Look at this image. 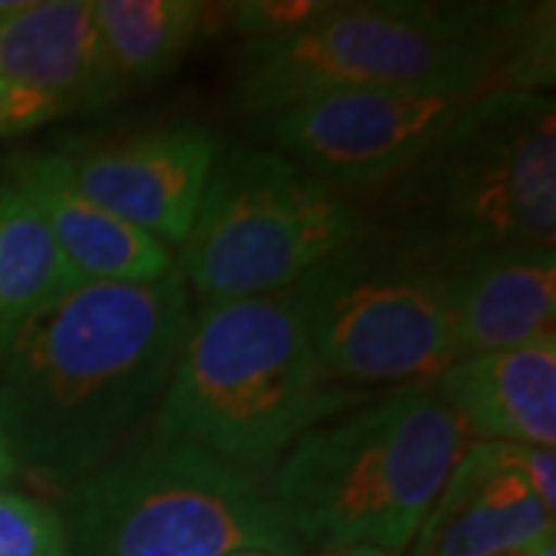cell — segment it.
Wrapping results in <instances>:
<instances>
[{
  "label": "cell",
  "instance_id": "cell-1",
  "mask_svg": "<svg viewBox=\"0 0 556 556\" xmlns=\"http://www.w3.org/2000/svg\"><path fill=\"white\" fill-rule=\"evenodd\" d=\"M189 321L179 269L80 285L43 309L0 358V437L16 470L68 492L102 467L164 396Z\"/></svg>",
  "mask_w": 556,
  "mask_h": 556
},
{
  "label": "cell",
  "instance_id": "cell-2",
  "mask_svg": "<svg viewBox=\"0 0 556 556\" xmlns=\"http://www.w3.org/2000/svg\"><path fill=\"white\" fill-rule=\"evenodd\" d=\"M232 78L241 112L273 115L298 102L495 72L510 90L554 80V7L365 0L331 3L306 28L244 40Z\"/></svg>",
  "mask_w": 556,
  "mask_h": 556
},
{
  "label": "cell",
  "instance_id": "cell-3",
  "mask_svg": "<svg viewBox=\"0 0 556 556\" xmlns=\"http://www.w3.org/2000/svg\"><path fill=\"white\" fill-rule=\"evenodd\" d=\"M375 195V226L430 263L554 248V100L541 90L482 93Z\"/></svg>",
  "mask_w": 556,
  "mask_h": 556
},
{
  "label": "cell",
  "instance_id": "cell-4",
  "mask_svg": "<svg viewBox=\"0 0 556 556\" xmlns=\"http://www.w3.org/2000/svg\"><path fill=\"white\" fill-rule=\"evenodd\" d=\"M362 399L325 378L288 291L201 303L155 405L152 437L266 477L298 439Z\"/></svg>",
  "mask_w": 556,
  "mask_h": 556
},
{
  "label": "cell",
  "instance_id": "cell-5",
  "mask_svg": "<svg viewBox=\"0 0 556 556\" xmlns=\"http://www.w3.org/2000/svg\"><path fill=\"white\" fill-rule=\"evenodd\" d=\"M470 439L430 383L393 390L298 439L278 460L269 495L303 544L321 551L371 544L396 556L412 544Z\"/></svg>",
  "mask_w": 556,
  "mask_h": 556
},
{
  "label": "cell",
  "instance_id": "cell-6",
  "mask_svg": "<svg viewBox=\"0 0 556 556\" xmlns=\"http://www.w3.org/2000/svg\"><path fill=\"white\" fill-rule=\"evenodd\" d=\"M72 556H229L303 551L269 482L189 442L152 437L62 492Z\"/></svg>",
  "mask_w": 556,
  "mask_h": 556
},
{
  "label": "cell",
  "instance_id": "cell-7",
  "mask_svg": "<svg viewBox=\"0 0 556 556\" xmlns=\"http://www.w3.org/2000/svg\"><path fill=\"white\" fill-rule=\"evenodd\" d=\"M375 229L368 207L273 149L219 155L177 269L201 303L288 291Z\"/></svg>",
  "mask_w": 556,
  "mask_h": 556
},
{
  "label": "cell",
  "instance_id": "cell-8",
  "mask_svg": "<svg viewBox=\"0 0 556 556\" xmlns=\"http://www.w3.org/2000/svg\"><path fill=\"white\" fill-rule=\"evenodd\" d=\"M325 378L338 387H427L460 362L442 269L378 226L288 288Z\"/></svg>",
  "mask_w": 556,
  "mask_h": 556
},
{
  "label": "cell",
  "instance_id": "cell-9",
  "mask_svg": "<svg viewBox=\"0 0 556 556\" xmlns=\"http://www.w3.org/2000/svg\"><path fill=\"white\" fill-rule=\"evenodd\" d=\"M492 90H510L504 75L343 90L263 115L260 139L343 195H375L412 167L452 121Z\"/></svg>",
  "mask_w": 556,
  "mask_h": 556
},
{
  "label": "cell",
  "instance_id": "cell-10",
  "mask_svg": "<svg viewBox=\"0 0 556 556\" xmlns=\"http://www.w3.org/2000/svg\"><path fill=\"white\" fill-rule=\"evenodd\" d=\"M53 152L93 204L170 248L192 229L219 139L199 124H167L115 139H65Z\"/></svg>",
  "mask_w": 556,
  "mask_h": 556
},
{
  "label": "cell",
  "instance_id": "cell-11",
  "mask_svg": "<svg viewBox=\"0 0 556 556\" xmlns=\"http://www.w3.org/2000/svg\"><path fill=\"white\" fill-rule=\"evenodd\" d=\"M556 452L470 442L408 544V556H501L554 535Z\"/></svg>",
  "mask_w": 556,
  "mask_h": 556
},
{
  "label": "cell",
  "instance_id": "cell-12",
  "mask_svg": "<svg viewBox=\"0 0 556 556\" xmlns=\"http://www.w3.org/2000/svg\"><path fill=\"white\" fill-rule=\"evenodd\" d=\"M0 80L62 102L68 115L100 112L124 97L90 0H20L3 13Z\"/></svg>",
  "mask_w": 556,
  "mask_h": 556
},
{
  "label": "cell",
  "instance_id": "cell-13",
  "mask_svg": "<svg viewBox=\"0 0 556 556\" xmlns=\"http://www.w3.org/2000/svg\"><path fill=\"white\" fill-rule=\"evenodd\" d=\"M437 266L448 288L460 358L554 334V248H497Z\"/></svg>",
  "mask_w": 556,
  "mask_h": 556
},
{
  "label": "cell",
  "instance_id": "cell-14",
  "mask_svg": "<svg viewBox=\"0 0 556 556\" xmlns=\"http://www.w3.org/2000/svg\"><path fill=\"white\" fill-rule=\"evenodd\" d=\"M10 174L38 207L62 260L84 285H149L177 269L167 244L87 199L56 152H20L10 161Z\"/></svg>",
  "mask_w": 556,
  "mask_h": 556
},
{
  "label": "cell",
  "instance_id": "cell-15",
  "mask_svg": "<svg viewBox=\"0 0 556 556\" xmlns=\"http://www.w3.org/2000/svg\"><path fill=\"white\" fill-rule=\"evenodd\" d=\"M479 442H556V334L455 362L433 383Z\"/></svg>",
  "mask_w": 556,
  "mask_h": 556
},
{
  "label": "cell",
  "instance_id": "cell-16",
  "mask_svg": "<svg viewBox=\"0 0 556 556\" xmlns=\"http://www.w3.org/2000/svg\"><path fill=\"white\" fill-rule=\"evenodd\" d=\"M80 285L31 199L13 179H0V358L43 309Z\"/></svg>",
  "mask_w": 556,
  "mask_h": 556
},
{
  "label": "cell",
  "instance_id": "cell-17",
  "mask_svg": "<svg viewBox=\"0 0 556 556\" xmlns=\"http://www.w3.org/2000/svg\"><path fill=\"white\" fill-rule=\"evenodd\" d=\"M90 13L124 93L170 75L207 20L199 0H90Z\"/></svg>",
  "mask_w": 556,
  "mask_h": 556
},
{
  "label": "cell",
  "instance_id": "cell-18",
  "mask_svg": "<svg viewBox=\"0 0 556 556\" xmlns=\"http://www.w3.org/2000/svg\"><path fill=\"white\" fill-rule=\"evenodd\" d=\"M0 556H72L60 510L0 489Z\"/></svg>",
  "mask_w": 556,
  "mask_h": 556
},
{
  "label": "cell",
  "instance_id": "cell-19",
  "mask_svg": "<svg viewBox=\"0 0 556 556\" xmlns=\"http://www.w3.org/2000/svg\"><path fill=\"white\" fill-rule=\"evenodd\" d=\"M328 7V0H248L229 7V20L244 40H266L306 28Z\"/></svg>",
  "mask_w": 556,
  "mask_h": 556
},
{
  "label": "cell",
  "instance_id": "cell-20",
  "mask_svg": "<svg viewBox=\"0 0 556 556\" xmlns=\"http://www.w3.org/2000/svg\"><path fill=\"white\" fill-rule=\"evenodd\" d=\"M65 115L68 112L62 102L0 80V137H20Z\"/></svg>",
  "mask_w": 556,
  "mask_h": 556
},
{
  "label": "cell",
  "instance_id": "cell-21",
  "mask_svg": "<svg viewBox=\"0 0 556 556\" xmlns=\"http://www.w3.org/2000/svg\"><path fill=\"white\" fill-rule=\"evenodd\" d=\"M501 556H556V535L538 538L535 544L519 547V551H507V554H501Z\"/></svg>",
  "mask_w": 556,
  "mask_h": 556
},
{
  "label": "cell",
  "instance_id": "cell-22",
  "mask_svg": "<svg viewBox=\"0 0 556 556\" xmlns=\"http://www.w3.org/2000/svg\"><path fill=\"white\" fill-rule=\"evenodd\" d=\"M316 556H393L387 551H378L371 544H350V547H331V551H321Z\"/></svg>",
  "mask_w": 556,
  "mask_h": 556
},
{
  "label": "cell",
  "instance_id": "cell-23",
  "mask_svg": "<svg viewBox=\"0 0 556 556\" xmlns=\"http://www.w3.org/2000/svg\"><path fill=\"white\" fill-rule=\"evenodd\" d=\"M20 477V470H16V464H13V457L7 452V442L0 437V489H7L13 479Z\"/></svg>",
  "mask_w": 556,
  "mask_h": 556
},
{
  "label": "cell",
  "instance_id": "cell-24",
  "mask_svg": "<svg viewBox=\"0 0 556 556\" xmlns=\"http://www.w3.org/2000/svg\"><path fill=\"white\" fill-rule=\"evenodd\" d=\"M229 556H273V554H260V551H239V554H229Z\"/></svg>",
  "mask_w": 556,
  "mask_h": 556
}]
</instances>
